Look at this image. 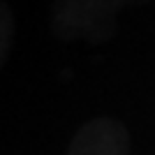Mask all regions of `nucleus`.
I'll use <instances>...</instances> for the list:
<instances>
[{"instance_id":"1","label":"nucleus","mask_w":155,"mask_h":155,"mask_svg":"<svg viewBox=\"0 0 155 155\" xmlns=\"http://www.w3.org/2000/svg\"><path fill=\"white\" fill-rule=\"evenodd\" d=\"M134 0H53L51 30L56 37L104 44L114 37L118 14Z\"/></svg>"},{"instance_id":"2","label":"nucleus","mask_w":155,"mask_h":155,"mask_svg":"<svg viewBox=\"0 0 155 155\" xmlns=\"http://www.w3.org/2000/svg\"><path fill=\"white\" fill-rule=\"evenodd\" d=\"M67 155H130V132L118 118H91L74 132Z\"/></svg>"},{"instance_id":"3","label":"nucleus","mask_w":155,"mask_h":155,"mask_svg":"<svg viewBox=\"0 0 155 155\" xmlns=\"http://www.w3.org/2000/svg\"><path fill=\"white\" fill-rule=\"evenodd\" d=\"M14 32H16V23H14V12L12 7L0 0V70L9 58L14 44Z\"/></svg>"}]
</instances>
